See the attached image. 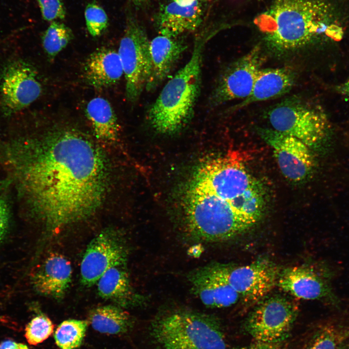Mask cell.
Wrapping results in <instances>:
<instances>
[{
  "label": "cell",
  "instance_id": "19",
  "mask_svg": "<svg viewBox=\"0 0 349 349\" xmlns=\"http://www.w3.org/2000/svg\"><path fill=\"white\" fill-rule=\"evenodd\" d=\"M124 74L121 62L115 49L102 48L93 52L87 58L84 75L87 83L101 89L117 82Z\"/></svg>",
  "mask_w": 349,
  "mask_h": 349
},
{
  "label": "cell",
  "instance_id": "2",
  "mask_svg": "<svg viewBox=\"0 0 349 349\" xmlns=\"http://www.w3.org/2000/svg\"><path fill=\"white\" fill-rule=\"evenodd\" d=\"M329 12L325 3L319 0H277L255 23L272 49L290 51L326 33Z\"/></svg>",
  "mask_w": 349,
  "mask_h": 349
},
{
  "label": "cell",
  "instance_id": "14",
  "mask_svg": "<svg viewBox=\"0 0 349 349\" xmlns=\"http://www.w3.org/2000/svg\"><path fill=\"white\" fill-rule=\"evenodd\" d=\"M188 278L194 294L207 307H229L240 299L238 294L211 264L191 271Z\"/></svg>",
  "mask_w": 349,
  "mask_h": 349
},
{
  "label": "cell",
  "instance_id": "21",
  "mask_svg": "<svg viewBox=\"0 0 349 349\" xmlns=\"http://www.w3.org/2000/svg\"><path fill=\"white\" fill-rule=\"evenodd\" d=\"M86 114L98 139L109 143L116 140L118 123L109 101L101 97L92 98L87 104Z\"/></svg>",
  "mask_w": 349,
  "mask_h": 349
},
{
  "label": "cell",
  "instance_id": "35",
  "mask_svg": "<svg viewBox=\"0 0 349 349\" xmlns=\"http://www.w3.org/2000/svg\"><path fill=\"white\" fill-rule=\"evenodd\" d=\"M133 3L137 6H140L145 4L148 0H130Z\"/></svg>",
  "mask_w": 349,
  "mask_h": 349
},
{
  "label": "cell",
  "instance_id": "11",
  "mask_svg": "<svg viewBox=\"0 0 349 349\" xmlns=\"http://www.w3.org/2000/svg\"><path fill=\"white\" fill-rule=\"evenodd\" d=\"M263 140L272 149L283 175L294 182L304 180L314 167L309 147L300 140L272 128L260 129Z\"/></svg>",
  "mask_w": 349,
  "mask_h": 349
},
{
  "label": "cell",
  "instance_id": "17",
  "mask_svg": "<svg viewBox=\"0 0 349 349\" xmlns=\"http://www.w3.org/2000/svg\"><path fill=\"white\" fill-rule=\"evenodd\" d=\"M71 276L69 261L62 255L54 254L37 268L32 280L33 286L39 294L60 299L69 287Z\"/></svg>",
  "mask_w": 349,
  "mask_h": 349
},
{
  "label": "cell",
  "instance_id": "18",
  "mask_svg": "<svg viewBox=\"0 0 349 349\" xmlns=\"http://www.w3.org/2000/svg\"><path fill=\"white\" fill-rule=\"evenodd\" d=\"M295 79L294 72L287 67L261 69L250 95L232 110L236 111L254 102L282 95L291 90Z\"/></svg>",
  "mask_w": 349,
  "mask_h": 349
},
{
  "label": "cell",
  "instance_id": "4",
  "mask_svg": "<svg viewBox=\"0 0 349 349\" xmlns=\"http://www.w3.org/2000/svg\"><path fill=\"white\" fill-rule=\"evenodd\" d=\"M153 336L164 349H226L221 323L212 316L189 311L157 319Z\"/></svg>",
  "mask_w": 349,
  "mask_h": 349
},
{
  "label": "cell",
  "instance_id": "8",
  "mask_svg": "<svg viewBox=\"0 0 349 349\" xmlns=\"http://www.w3.org/2000/svg\"><path fill=\"white\" fill-rule=\"evenodd\" d=\"M228 282L244 302H259L277 284L279 274L271 261L260 258L243 266L211 264Z\"/></svg>",
  "mask_w": 349,
  "mask_h": 349
},
{
  "label": "cell",
  "instance_id": "22",
  "mask_svg": "<svg viewBox=\"0 0 349 349\" xmlns=\"http://www.w3.org/2000/svg\"><path fill=\"white\" fill-rule=\"evenodd\" d=\"M89 319L95 330L111 334L126 333L132 324L131 318L126 312L119 307L110 305L94 309Z\"/></svg>",
  "mask_w": 349,
  "mask_h": 349
},
{
  "label": "cell",
  "instance_id": "5",
  "mask_svg": "<svg viewBox=\"0 0 349 349\" xmlns=\"http://www.w3.org/2000/svg\"><path fill=\"white\" fill-rule=\"evenodd\" d=\"M149 42L143 26L128 15L117 51L126 79V97L132 103L145 89L150 69Z\"/></svg>",
  "mask_w": 349,
  "mask_h": 349
},
{
  "label": "cell",
  "instance_id": "10",
  "mask_svg": "<svg viewBox=\"0 0 349 349\" xmlns=\"http://www.w3.org/2000/svg\"><path fill=\"white\" fill-rule=\"evenodd\" d=\"M263 62L260 47L255 46L228 66L220 77L210 97V105L245 99L250 95Z\"/></svg>",
  "mask_w": 349,
  "mask_h": 349
},
{
  "label": "cell",
  "instance_id": "26",
  "mask_svg": "<svg viewBox=\"0 0 349 349\" xmlns=\"http://www.w3.org/2000/svg\"><path fill=\"white\" fill-rule=\"evenodd\" d=\"M84 16L88 31L93 37L101 35L108 28L109 18L105 10L95 1L86 6Z\"/></svg>",
  "mask_w": 349,
  "mask_h": 349
},
{
  "label": "cell",
  "instance_id": "1",
  "mask_svg": "<svg viewBox=\"0 0 349 349\" xmlns=\"http://www.w3.org/2000/svg\"><path fill=\"white\" fill-rule=\"evenodd\" d=\"M12 144L8 158L20 191L51 232L89 217L104 195L107 168L99 150L70 129Z\"/></svg>",
  "mask_w": 349,
  "mask_h": 349
},
{
  "label": "cell",
  "instance_id": "33",
  "mask_svg": "<svg viewBox=\"0 0 349 349\" xmlns=\"http://www.w3.org/2000/svg\"><path fill=\"white\" fill-rule=\"evenodd\" d=\"M211 0H173V1L183 6L190 5L196 1L203 2L210 1Z\"/></svg>",
  "mask_w": 349,
  "mask_h": 349
},
{
  "label": "cell",
  "instance_id": "3",
  "mask_svg": "<svg viewBox=\"0 0 349 349\" xmlns=\"http://www.w3.org/2000/svg\"><path fill=\"white\" fill-rule=\"evenodd\" d=\"M208 38L195 42L187 63L166 83L148 111L152 127L162 133H174L192 117L200 94L204 48Z\"/></svg>",
  "mask_w": 349,
  "mask_h": 349
},
{
  "label": "cell",
  "instance_id": "29",
  "mask_svg": "<svg viewBox=\"0 0 349 349\" xmlns=\"http://www.w3.org/2000/svg\"><path fill=\"white\" fill-rule=\"evenodd\" d=\"M11 213L7 202L0 198V245L6 238L10 228Z\"/></svg>",
  "mask_w": 349,
  "mask_h": 349
},
{
  "label": "cell",
  "instance_id": "27",
  "mask_svg": "<svg viewBox=\"0 0 349 349\" xmlns=\"http://www.w3.org/2000/svg\"><path fill=\"white\" fill-rule=\"evenodd\" d=\"M340 336L333 326H325L312 336L302 349H338Z\"/></svg>",
  "mask_w": 349,
  "mask_h": 349
},
{
  "label": "cell",
  "instance_id": "6",
  "mask_svg": "<svg viewBox=\"0 0 349 349\" xmlns=\"http://www.w3.org/2000/svg\"><path fill=\"white\" fill-rule=\"evenodd\" d=\"M268 115L272 129L300 140L309 147L320 143L327 134L324 115L298 98L284 100Z\"/></svg>",
  "mask_w": 349,
  "mask_h": 349
},
{
  "label": "cell",
  "instance_id": "28",
  "mask_svg": "<svg viewBox=\"0 0 349 349\" xmlns=\"http://www.w3.org/2000/svg\"><path fill=\"white\" fill-rule=\"evenodd\" d=\"M43 19L47 21L63 19L66 9L62 0H36Z\"/></svg>",
  "mask_w": 349,
  "mask_h": 349
},
{
  "label": "cell",
  "instance_id": "23",
  "mask_svg": "<svg viewBox=\"0 0 349 349\" xmlns=\"http://www.w3.org/2000/svg\"><path fill=\"white\" fill-rule=\"evenodd\" d=\"M73 33L63 23L53 21L44 32L43 48L50 59H53L63 50L73 39Z\"/></svg>",
  "mask_w": 349,
  "mask_h": 349
},
{
  "label": "cell",
  "instance_id": "13",
  "mask_svg": "<svg viewBox=\"0 0 349 349\" xmlns=\"http://www.w3.org/2000/svg\"><path fill=\"white\" fill-rule=\"evenodd\" d=\"M277 284L290 295L303 300L337 299L327 277L306 266H293L279 272Z\"/></svg>",
  "mask_w": 349,
  "mask_h": 349
},
{
  "label": "cell",
  "instance_id": "16",
  "mask_svg": "<svg viewBox=\"0 0 349 349\" xmlns=\"http://www.w3.org/2000/svg\"><path fill=\"white\" fill-rule=\"evenodd\" d=\"M204 11L202 2L183 6L174 1L162 6L155 23L160 35L172 38L196 30L200 25Z\"/></svg>",
  "mask_w": 349,
  "mask_h": 349
},
{
  "label": "cell",
  "instance_id": "9",
  "mask_svg": "<svg viewBox=\"0 0 349 349\" xmlns=\"http://www.w3.org/2000/svg\"><path fill=\"white\" fill-rule=\"evenodd\" d=\"M41 92V84L34 68L24 60H12L0 70V104L6 115L28 107L40 96Z\"/></svg>",
  "mask_w": 349,
  "mask_h": 349
},
{
  "label": "cell",
  "instance_id": "36",
  "mask_svg": "<svg viewBox=\"0 0 349 349\" xmlns=\"http://www.w3.org/2000/svg\"><path fill=\"white\" fill-rule=\"evenodd\" d=\"M338 349H345V348H338Z\"/></svg>",
  "mask_w": 349,
  "mask_h": 349
},
{
  "label": "cell",
  "instance_id": "7",
  "mask_svg": "<svg viewBox=\"0 0 349 349\" xmlns=\"http://www.w3.org/2000/svg\"><path fill=\"white\" fill-rule=\"evenodd\" d=\"M298 312L297 306L284 297L265 298L248 316L245 329L257 342L280 343L288 336Z\"/></svg>",
  "mask_w": 349,
  "mask_h": 349
},
{
  "label": "cell",
  "instance_id": "32",
  "mask_svg": "<svg viewBox=\"0 0 349 349\" xmlns=\"http://www.w3.org/2000/svg\"><path fill=\"white\" fill-rule=\"evenodd\" d=\"M0 349H29L24 344L11 340H7L0 343Z\"/></svg>",
  "mask_w": 349,
  "mask_h": 349
},
{
  "label": "cell",
  "instance_id": "31",
  "mask_svg": "<svg viewBox=\"0 0 349 349\" xmlns=\"http://www.w3.org/2000/svg\"><path fill=\"white\" fill-rule=\"evenodd\" d=\"M326 35L335 40L340 39L343 35L342 28L337 25H329L326 31Z\"/></svg>",
  "mask_w": 349,
  "mask_h": 349
},
{
  "label": "cell",
  "instance_id": "34",
  "mask_svg": "<svg viewBox=\"0 0 349 349\" xmlns=\"http://www.w3.org/2000/svg\"><path fill=\"white\" fill-rule=\"evenodd\" d=\"M339 89L349 102V78L340 86Z\"/></svg>",
  "mask_w": 349,
  "mask_h": 349
},
{
  "label": "cell",
  "instance_id": "15",
  "mask_svg": "<svg viewBox=\"0 0 349 349\" xmlns=\"http://www.w3.org/2000/svg\"><path fill=\"white\" fill-rule=\"evenodd\" d=\"M187 48L182 40L162 35L150 41V69L145 87L147 91H152L161 83Z\"/></svg>",
  "mask_w": 349,
  "mask_h": 349
},
{
  "label": "cell",
  "instance_id": "20",
  "mask_svg": "<svg viewBox=\"0 0 349 349\" xmlns=\"http://www.w3.org/2000/svg\"><path fill=\"white\" fill-rule=\"evenodd\" d=\"M97 289L101 297L122 306H135L144 301L131 286L126 263L107 270L97 281Z\"/></svg>",
  "mask_w": 349,
  "mask_h": 349
},
{
  "label": "cell",
  "instance_id": "12",
  "mask_svg": "<svg viewBox=\"0 0 349 349\" xmlns=\"http://www.w3.org/2000/svg\"><path fill=\"white\" fill-rule=\"evenodd\" d=\"M127 251L124 241L113 231H105L90 242L80 265L81 282L91 286L112 267L126 264Z\"/></svg>",
  "mask_w": 349,
  "mask_h": 349
},
{
  "label": "cell",
  "instance_id": "24",
  "mask_svg": "<svg viewBox=\"0 0 349 349\" xmlns=\"http://www.w3.org/2000/svg\"><path fill=\"white\" fill-rule=\"evenodd\" d=\"M88 323L86 321L68 319L62 322L54 335L56 344L61 349H76L84 338Z\"/></svg>",
  "mask_w": 349,
  "mask_h": 349
},
{
  "label": "cell",
  "instance_id": "30",
  "mask_svg": "<svg viewBox=\"0 0 349 349\" xmlns=\"http://www.w3.org/2000/svg\"><path fill=\"white\" fill-rule=\"evenodd\" d=\"M235 349H284L279 343H266L257 342L249 346Z\"/></svg>",
  "mask_w": 349,
  "mask_h": 349
},
{
  "label": "cell",
  "instance_id": "25",
  "mask_svg": "<svg viewBox=\"0 0 349 349\" xmlns=\"http://www.w3.org/2000/svg\"><path fill=\"white\" fill-rule=\"evenodd\" d=\"M52 321L43 315L33 317L27 325L25 336L29 344L37 345L46 340L53 332Z\"/></svg>",
  "mask_w": 349,
  "mask_h": 349
}]
</instances>
